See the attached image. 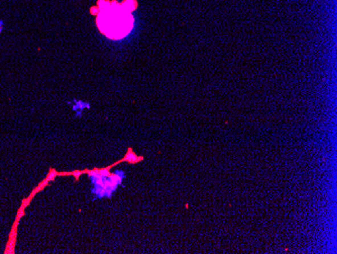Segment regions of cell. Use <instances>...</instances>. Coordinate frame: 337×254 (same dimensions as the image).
Segmentation results:
<instances>
[{
  "label": "cell",
  "instance_id": "obj_1",
  "mask_svg": "<svg viewBox=\"0 0 337 254\" xmlns=\"http://www.w3.org/2000/svg\"><path fill=\"white\" fill-rule=\"evenodd\" d=\"M135 8L132 0H126L122 4L115 2H102L99 5L98 25L103 34L111 39L124 38L131 31L133 17L131 11Z\"/></svg>",
  "mask_w": 337,
  "mask_h": 254
},
{
  "label": "cell",
  "instance_id": "obj_2",
  "mask_svg": "<svg viewBox=\"0 0 337 254\" xmlns=\"http://www.w3.org/2000/svg\"><path fill=\"white\" fill-rule=\"evenodd\" d=\"M125 160H126L127 162L135 163V162H137V161L139 160V158H138V157L136 156L135 154L133 153L132 151H130V150H129V151L127 152L126 156H125Z\"/></svg>",
  "mask_w": 337,
  "mask_h": 254
},
{
  "label": "cell",
  "instance_id": "obj_3",
  "mask_svg": "<svg viewBox=\"0 0 337 254\" xmlns=\"http://www.w3.org/2000/svg\"><path fill=\"white\" fill-rule=\"evenodd\" d=\"M99 173L101 174V175H103V176H109V175H110V174H109L108 169H102V170H100Z\"/></svg>",
  "mask_w": 337,
  "mask_h": 254
},
{
  "label": "cell",
  "instance_id": "obj_4",
  "mask_svg": "<svg viewBox=\"0 0 337 254\" xmlns=\"http://www.w3.org/2000/svg\"><path fill=\"white\" fill-rule=\"evenodd\" d=\"M56 176V172L55 171H52V173L50 174L49 175V177H48V178H49V180H53L54 179V177H55Z\"/></svg>",
  "mask_w": 337,
  "mask_h": 254
},
{
  "label": "cell",
  "instance_id": "obj_5",
  "mask_svg": "<svg viewBox=\"0 0 337 254\" xmlns=\"http://www.w3.org/2000/svg\"><path fill=\"white\" fill-rule=\"evenodd\" d=\"M3 25H4V23H3L2 20H0V33H1V31H2V29H3Z\"/></svg>",
  "mask_w": 337,
  "mask_h": 254
},
{
  "label": "cell",
  "instance_id": "obj_6",
  "mask_svg": "<svg viewBox=\"0 0 337 254\" xmlns=\"http://www.w3.org/2000/svg\"><path fill=\"white\" fill-rule=\"evenodd\" d=\"M74 175H75L76 177L78 178V177H79V175H80V172H74Z\"/></svg>",
  "mask_w": 337,
  "mask_h": 254
}]
</instances>
